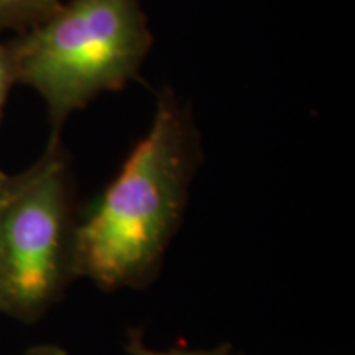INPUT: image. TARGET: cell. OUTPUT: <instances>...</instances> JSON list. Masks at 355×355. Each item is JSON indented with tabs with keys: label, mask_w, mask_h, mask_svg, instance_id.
Here are the masks:
<instances>
[{
	"label": "cell",
	"mask_w": 355,
	"mask_h": 355,
	"mask_svg": "<svg viewBox=\"0 0 355 355\" xmlns=\"http://www.w3.org/2000/svg\"><path fill=\"white\" fill-rule=\"evenodd\" d=\"M202 148L189 110L170 91L107 188L79 217L74 275L105 291L144 290L180 229Z\"/></svg>",
	"instance_id": "1"
},
{
	"label": "cell",
	"mask_w": 355,
	"mask_h": 355,
	"mask_svg": "<svg viewBox=\"0 0 355 355\" xmlns=\"http://www.w3.org/2000/svg\"><path fill=\"white\" fill-rule=\"evenodd\" d=\"M152 43L141 0H69L10 48L17 83L38 92L60 135L74 112L137 78Z\"/></svg>",
	"instance_id": "2"
},
{
	"label": "cell",
	"mask_w": 355,
	"mask_h": 355,
	"mask_svg": "<svg viewBox=\"0 0 355 355\" xmlns=\"http://www.w3.org/2000/svg\"><path fill=\"white\" fill-rule=\"evenodd\" d=\"M73 175L60 135L0 189V313L32 324L63 298L74 275Z\"/></svg>",
	"instance_id": "3"
},
{
	"label": "cell",
	"mask_w": 355,
	"mask_h": 355,
	"mask_svg": "<svg viewBox=\"0 0 355 355\" xmlns=\"http://www.w3.org/2000/svg\"><path fill=\"white\" fill-rule=\"evenodd\" d=\"M61 0H0V30L12 26H28L50 17Z\"/></svg>",
	"instance_id": "4"
},
{
	"label": "cell",
	"mask_w": 355,
	"mask_h": 355,
	"mask_svg": "<svg viewBox=\"0 0 355 355\" xmlns=\"http://www.w3.org/2000/svg\"><path fill=\"white\" fill-rule=\"evenodd\" d=\"M125 350L128 355H235L232 345L222 344L214 349H199V350H184V349H170L157 350L148 347L144 340V334L139 329L127 332Z\"/></svg>",
	"instance_id": "5"
},
{
	"label": "cell",
	"mask_w": 355,
	"mask_h": 355,
	"mask_svg": "<svg viewBox=\"0 0 355 355\" xmlns=\"http://www.w3.org/2000/svg\"><path fill=\"white\" fill-rule=\"evenodd\" d=\"M17 83L15 63L10 44H3L0 42V119H2L3 107H6L7 97L10 94V89Z\"/></svg>",
	"instance_id": "6"
},
{
	"label": "cell",
	"mask_w": 355,
	"mask_h": 355,
	"mask_svg": "<svg viewBox=\"0 0 355 355\" xmlns=\"http://www.w3.org/2000/svg\"><path fill=\"white\" fill-rule=\"evenodd\" d=\"M25 355H68V352L56 344H42L26 350Z\"/></svg>",
	"instance_id": "7"
},
{
	"label": "cell",
	"mask_w": 355,
	"mask_h": 355,
	"mask_svg": "<svg viewBox=\"0 0 355 355\" xmlns=\"http://www.w3.org/2000/svg\"><path fill=\"white\" fill-rule=\"evenodd\" d=\"M7 173L2 170V168H0V189H2V186H3V183H6V180H7Z\"/></svg>",
	"instance_id": "8"
}]
</instances>
